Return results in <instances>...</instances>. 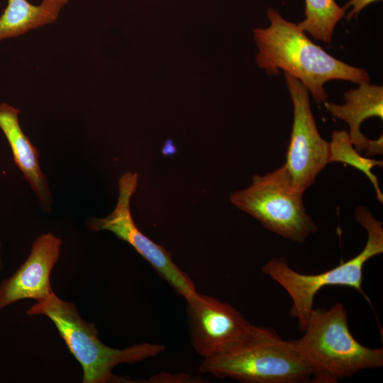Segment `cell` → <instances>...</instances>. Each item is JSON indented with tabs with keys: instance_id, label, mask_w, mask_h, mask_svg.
<instances>
[{
	"instance_id": "cell-1",
	"label": "cell",
	"mask_w": 383,
	"mask_h": 383,
	"mask_svg": "<svg viewBox=\"0 0 383 383\" xmlns=\"http://www.w3.org/2000/svg\"><path fill=\"white\" fill-rule=\"evenodd\" d=\"M267 28L253 29L258 51L255 62L269 75L280 70L299 80L318 104L324 103L328 94L325 84L330 80H344L357 84L370 82L366 70L352 66L333 57L311 41L297 25L269 8Z\"/></svg>"
},
{
	"instance_id": "cell-2",
	"label": "cell",
	"mask_w": 383,
	"mask_h": 383,
	"mask_svg": "<svg viewBox=\"0 0 383 383\" xmlns=\"http://www.w3.org/2000/svg\"><path fill=\"white\" fill-rule=\"evenodd\" d=\"M303 332L291 341L313 371V383H335L383 366V348H367L353 337L340 302L328 309L313 308Z\"/></svg>"
},
{
	"instance_id": "cell-3",
	"label": "cell",
	"mask_w": 383,
	"mask_h": 383,
	"mask_svg": "<svg viewBox=\"0 0 383 383\" xmlns=\"http://www.w3.org/2000/svg\"><path fill=\"white\" fill-rule=\"evenodd\" d=\"M29 316L43 315L56 327L70 353L80 364L82 383L129 382L112 371L121 364H134L165 351L161 344L142 343L122 349L105 345L99 338L94 323L84 320L72 302L54 292L37 301L26 311Z\"/></svg>"
},
{
	"instance_id": "cell-4",
	"label": "cell",
	"mask_w": 383,
	"mask_h": 383,
	"mask_svg": "<svg viewBox=\"0 0 383 383\" xmlns=\"http://www.w3.org/2000/svg\"><path fill=\"white\" fill-rule=\"evenodd\" d=\"M199 370L247 383H313V371L292 341L272 328L256 326L230 349L204 358Z\"/></svg>"
},
{
	"instance_id": "cell-5",
	"label": "cell",
	"mask_w": 383,
	"mask_h": 383,
	"mask_svg": "<svg viewBox=\"0 0 383 383\" xmlns=\"http://www.w3.org/2000/svg\"><path fill=\"white\" fill-rule=\"evenodd\" d=\"M354 216L367 233L365 246L354 257L315 274L295 271L284 257L271 259L262 268V272L279 284L291 297L292 305L289 315L298 320V328L302 332L313 308L314 297L323 287H351L369 300L362 289L363 269L369 260L383 252V226L365 206L357 207Z\"/></svg>"
},
{
	"instance_id": "cell-6",
	"label": "cell",
	"mask_w": 383,
	"mask_h": 383,
	"mask_svg": "<svg viewBox=\"0 0 383 383\" xmlns=\"http://www.w3.org/2000/svg\"><path fill=\"white\" fill-rule=\"evenodd\" d=\"M302 196L293 187L283 165L264 175H254L252 184L232 193L230 200L269 231L303 243L318 228L306 213Z\"/></svg>"
},
{
	"instance_id": "cell-7",
	"label": "cell",
	"mask_w": 383,
	"mask_h": 383,
	"mask_svg": "<svg viewBox=\"0 0 383 383\" xmlns=\"http://www.w3.org/2000/svg\"><path fill=\"white\" fill-rule=\"evenodd\" d=\"M138 174L128 171L118 180V197L114 210L104 218L89 217L85 222L91 232L107 231L128 243L155 269L172 289L187 300L198 292L190 277L172 260L165 248L147 237L135 225L131 199L136 191Z\"/></svg>"
},
{
	"instance_id": "cell-8",
	"label": "cell",
	"mask_w": 383,
	"mask_h": 383,
	"mask_svg": "<svg viewBox=\"0 0 383 383\" xmlns=\"http://www.w3.org/2000/svg\"><path fill=\"white\" fill-rule=\"evenodd\" d=\"M293 104L294 118L284 164L293 187L303 193L328 163V142L320 135L311 109L309 92L296 78L284 72Z\"/></svg>"
},
{
	"instance_id": "cell-9",
	"label": "cell",
	"mask_w": 383,
	"mask_h": 383,
	"mask_svg": "<svg viewBox=\"0 0 383 383\" xmlns=\"http://www.w3.org/2000/svg\"><path fill=\"white\" fill-rule=\"evenodd\" d=\"M186 301L191 342L204 359L230 349L253 326L233 306L213 296L197 292Z\"/></svg>"
},
{
	"instance_id": "cell-10",
	"label": "cell",
	"mask_w": 383,
	"mask_h": 383,
	"mask_svg": "<svg viewBox=\"0 0 383 383\" xmlns=\"http://www.w3.org/2000/svg\"><path fill=\"white\" fill-rule=\"evenodd\" d=\"M62 240L52 233L39 235L23 264L0 283V311L17 301H37L52 294L50 274L61 252Z\"/></svg>"
},
{
	"instance_id": "cell-11",
	"label": "cell",
	"mask_w": 383,
	"mask_h": 383,
	"mask_svg": "<svg viewBox=\"0 0 383 383\" xmlns=\"http://www.w3.org/2000/svg\"><path fill=\"white\" fill-rule=\"evenodd\" d=\"M344 104L325 101L324 106L330 114L345 121L349 126V136L356 150L365 156L382 155L383 137L375 140L366 138L360 131V126L369 118L383 119L382 86L362 83L344 94Z\"/></svg>"
},
{
	"instance_id": "cell-12",
	"label": "cell",
	"mask_w": 383,
	"mask_h": 383,
	"mask_svg": "<svg viewBox=\"0 0 383 383\" xmlns=\"http://www.w3.org/2000/svg\"><path fill=\"white\" fill-rule=\"evenodd\" d=\"M20 111L8 103L0 104V129L10 146L15 165L38 198L42 209H52V196L47 176L39 162V151L23 132Z\"/></svg>"
},
{
	"instance_id": "cell-13",
	"label": "cell",
	"mask_w": 383,
	"mask_h": 383,
	"mask_svg": "<svg viewBox=\"0 0 383 383\" xmlns=\"http://www.w3.org/2000/svg\"><path fill=\"white\" fill-rule=\"evenodd\" d=\"M59 15L60 13L42 2L34 5L28 0H8L0 16V41L52 23Z\"/></svg>"
},
{
	"instance_id": "cell-14",
	"label": "cell",
	"mask_w": 383,
	"mask_h": 383,
	"mask_svg": "<svg viewBox=\"0 0 383 383\" xmlns=\"http://www.w3.org/2000/svg\"><path fill=\"white\" fill-rule=\"evenodd\" d=\"M345 15V9L335 0H305V18L297 25L315 40L330 43L335 27Z\"/></svg>"
},
{
	"instance_id": "cell-15",
	"label": "cell",
	"mask_w": 383,
	"mask_h": 383,
	"mask_svg": "<svg viewBox=\"0 0 383 383\" xmlns=\"http://www.w3.org/2000/svg\"><path fill=\"white\" fill-rule=\"evenodd\" d=\"M328 163L340 162L350 165L362 172L372 184L378 201L383 203V194L379 180L372 170L382 167V160L362 156L355 148L347 131H333L328 142Z\"/></svg>"
},
{
	"instance_id": "cell-16",
	"label": "cell",
	"mask_w": 383,
	"mask_h": 383,
	"mask_svg": "<svg viewBox=\"0 0 383 383\" xmlns=\"http://www.w3.org/2000/svg\"><path fill=\"white\" fill-rule=\"evenodd\" d=\"M379 0H349L343 6L345 9L352 7L351 11L347 15V19L350 20L354 16H357L367 6Z\"/></svg>"
},
{
	"instance_id": "cell-17",
	"label": "cell",
	"mask_w": 383,
	"mask_h": 383,
	"mask_svg": "<svg viewBox=\"0 0 383 383\" xmlns=\"http://www.w3.org/2000/svg\"><path fill=\"white\" fill-rule=\"evenodd\" d=\"M69 0H42V3L60 13Z\"/></svg>"
},
{
	"instance_id": "cell-18",
	"label": "cell",
	"mask_w": 383,
	"mask_h": 383,
	"mask_svg": "<svg viewBox=\"0 0 383 383\" xmlns=\"http://www.w3.org/2000/svg\"><path fill=\"white\" fill-rule=\"evenodd\" d=\"M4 269V260L2 257V243L0 240V272Z\"/></svg>"
}]
</instances>
